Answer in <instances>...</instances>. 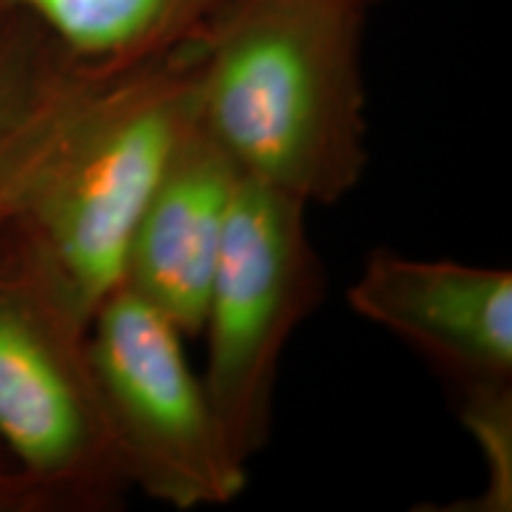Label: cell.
<instances>
[{"label": "cell", "instance_id": "1", "mask_svg": "<svg viewBox=\"0 0 512 512\" xmlns=\"http://www.w3.org/2000/svg\"><path fill=\"white\" fill-rule=\"evenodd\" d=\"M368 12L354 0H230L192 43L197 124L242 176L306 207L356 188Z\"/></svg>", "mask_w": 512, "mask_h": 512}, {"label": "cell", "instance_id": "2", "mask_svg": "<svg viewBox=\"0 0 512 512\" xmlns=\"http://www.w3.org/2000/svg\"><path fill=\"white\" fill-rule=\"evenodd\" d=\"M192 43L100 76L8 223L88 320L121 283L133 230L197 121Z\"/></svg>", "mask_w": 512, "mask_h": 512}, {"label": "cell", "instance_id": "3", "mask_svg": "<svg viewBox=\"0 0 512 512\" xmlns=\"http://www.w3.org/2000/svg\"><path fill=\"white\" fill-rule=\"evenodd\" d=\"M91 320L10 226L0 233V441L48 512H107L131 491L91 356Z\"/></svg>", "mask_w": 512, "mask_h": 512}, {"label": "cell", "instance_id": "4", "mask_svg": "<svg viewBox=\"0 0 512 512\" xmlns=\"http://www.w3.org/2000/svg\"><path fill=\"white\" fill-rule=\"evenodd\" d=\"M91 356L131 489L176 510L226 505L247 463L223 432L183 332L119 283L91 318Z\"/></svg>", "mask_w": 512, "mask_h": 512}, {"label": "cell", "instance_id": "5", "mask_svg": "<svg viewBox=\"0 0 512 512\" xmlns=\"http://www.w3.org/2000/svg\"><path fill=\"white\" fill-rule=\"evenodd\" d=\"M306 204L242 176L211 280L202 380L235 453L266 446L280 358L323 297Z\"/></svg>", "mask_w": 512, "mask_h": 512}, {"label": "cell", "instance_id": "6", "mask_svg": "<svg viewBox=\"0 0 512 512\" xmlns=\"http://www.w3.org/2000/svg\"><path fill=\"white\" fill-rule=\"evenodd\" d=\"M358 316L425 358L456 389L465 425L486 456L510 470L512 273L508 268L368 254L347 290Z\"/></svg>", "mask_w": 512, "mask_h": 512}, {"label": "cell", "instance_id": "7", "mask_svg": "<svg viewBox=\"0 0 512 512\" xmlns=\"http://www.w3.org/2000/svg\"><path fill=\"white\" fill-rule=\"evenodd\" d=\"M240 183L238 164L195 121L133 230L121 283L162 311L183 337L202 332Z\"/></svg>", "mask_w": 512, "mask_h": 512}, {"label": "cell", "instance_id": "8", "mask_svg": "<svg viewBox=\"0 0 512 512\" xmlns=\"http://www.w3.org/2000/svg\"><path fill=\"white\" fill-rule=\"evenodd\" d=\"M100 76L76 64L34 19L0 10V233Z\"/></svg>", "mask_w": 512, "mask_h": 512}, {"label": "cell", "instance_id": "9", "mask_svg": "<svg viewBox=\"0 0 512 512\" xmlns=\"http://www.w3.org/2000/svg\"><path fill=\"white\" fill-rule=\"evenodd\" d=\"M230 0H0L22 12L64 53L98 74L174 55L204 34Z\"/></svg>", "mask_w": 512, "mask_h": 512}, {"label": "cell", "instance_id": "10", "mask_svg": "<svg viewBox=\"0 0 512 512\" xmlns=\"http://www.w3.org/2000/svg\"><path fill=\"white\" fill-rule=\"evenodd\" d=\"M0 512H46L38 491L12 460L0 458Z\"/></svg>", "mask_w": 512, "mask_h": 512}, {"label": "cell", "instance_id": "11", "mask_svg": "<svg viewBox=\"0 0 512 512\" xmlns=\"http://www.w3.org/2000/svg\"><path fill=\"white\" fill-rule=\"evenodd\" d=\"M354 3H361V5H366V8H373L377 0H354Z\"/></svg>", "mask_w": 512, "mask_h": 512}]
</instances>
